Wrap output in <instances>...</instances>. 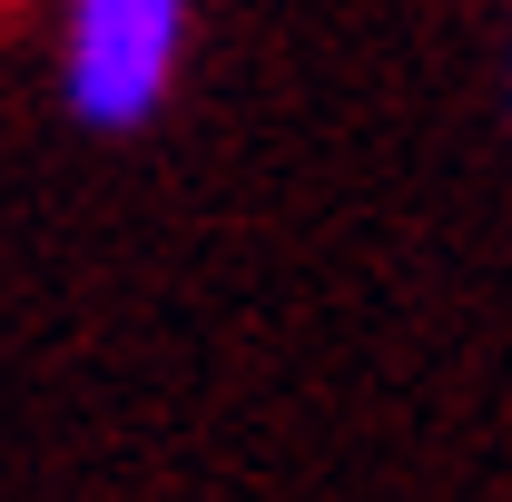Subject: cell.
Wrapping results in <instances>:
<instances>
[{"mask_svg":"<svg viewBox=\"0 0 512 502\" xmlns=\"http://www.w3.org/2000/svg\"><path fill=\"white\" fill-rule=\"evenodd\" d=\"M188 40V0H60V89L89 128H138Z\"/></svg>","mask_w":512,"mask_h":502,"instance_id":"cell-1","label":"cell"}]
</instances>
